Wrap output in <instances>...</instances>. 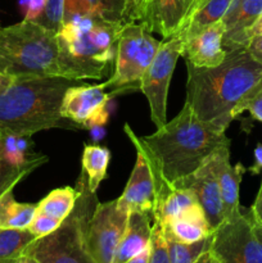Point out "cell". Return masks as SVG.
<instances>
[{
	"instance_id": "d6986e66",
	"label": "cell",
	"mask_w": 262,
	"mask_h": 263,
	"mask_svg": "<svg viewBox=\"0 0 262 263\" xmlns=\"http://www.w3.org/2000/svg\"><path fill=\"white\" fill-rule=\"evenodd\" d=\"M162 229L166 235L186 244L199 241L212 234L204 211L200 207V204L194 205L177 217L172 218L171 221L162 225Z\"/></svg>"
},
{
	"instance_id": "4fadbf2b",
	"label": "cell",
	"mask_w": 262,
	"mask_h": 263,
	"mask_svg": "<svg viewBox=\"0 0 262 263\" xmlns=\"http://www.w3.org/2000/svg\"><path fill=\"white\" fill-rule=\"evenodd\" d=\"M197 4L198 0H149L141 22L152 33L170 39L182 33Z\"/></svg>"
},
{
	"instance_id": "7c38bea8",
	"label": "cell",
	"mask_w": 262,
	"mask_h": 263,
	"mask_svg": "<svg viewBox=\"0 0 262 263\" xmlns=\"http://www.w3.org/2000/svg\"><path fill=\"white\" fill-rule=\"evenodd\" d=\"M213 156L215 154H212L197 171L174 185V187H186L194 193L200 207L204 211L212 233L225 221Z\"/></svg>"
},
{
	"instance_id": "5bb4252c",
	"label": "cell",
	"mask_w": 262,
	"mask_h": 263,
	"mask_svg": "<svg viewBox=\"0 0 262 263\" xmlns=\"http://www.w3.org/2000/svg\"><path fill=\"white\" fill-rule=\"evenodd\" d=\"M136 149V162L118 205L130 212H148L154 216L157 210V192L151 166L140 149Z\"/></svg>"
},
{
	"instance_id": "d4e9b609",
	"label": "cell",
	"mask_w": 262,
	"mask_h": 263,
	"mask_svg": "<svg viewBox=\"0 0 262 263\" xmlns=\"http://www.w3.org/2000/svg\"><path fill=\"white\" fill-rule=\"evenodd\" d=\"M35 239L28 229H0V263H14Z\"/></svg>"
},
{
	"instance_id": "f546056e",
	"label": "cell",
	"mask_w": 262,
	"mask_h": 263,
	"mask_svg": "<svg viewBox=\"0 0 262 263\" xmlns=\"http://www.w3.org/2000/svg\"><path fill=\"white\" fill-rule=\"evenodd\" d=\"M148 263H171L169 256V248H167L166 239H164L163 229H162L159 221L157 220H154L153 222Z\"/></svg>"
},
{
	"instance_id": "9a60e30c",
	"label": "cell",
	"mask_w": 262,
	"mask_h": 263,
	"mask_svg": "<svg viewBox=\"0 0 262 263\" xmlns=\"http://www.w3.org/2000/svg\"><path fill=\"white\" fill-rule=\"evenodd\" d=\"M223 33L225 26L222 21H218L184 37L181 55L185 62L199 68H212L222 63L226 57L222 45Z\"/></svg>"
},
{
	"instance_id": "f35d334b",
	"label": "cell",
	"mask_w": 262,
	"mask_h": 263,
	"mask_svg": "<svg viewBox=\"0 0 262 263\" xmlns=\"http://www.w3.org/2000/svg\"><path fill=\"white\" fill-rule=\"evenodd\" d=\"M148 259H149V248H146L145 251L141 252L140 254H138V256L134 257V258L128 259V261L125 263H148Z\"/></svg>"
},
{
	"instance_id": "e575fe53",
	"label": "cell",
	"mask_w": 262,
	"mask_h": 263,
	"mask_svg": "<svg viewBox=\"0 0 262 263\" xmlns=\"http://www.w3.org/2000/svg\"><path fill=\"white\" fill-rule=\"evenodd\" d=\"M247 49H248L249 53H251L257 61L262 63V35L252 37L248 46H247Z\"/></svg>"
},
{
	"instance_id": "5b68a950",
	"label": "cell",
	"mask_w": 262,
	"mask_h": 263,
	"mask_svg": "<svg viewBox=\"0 0 262 263\" xmlns=\"http://www.w3.org/2000/svg\"><path fill=\"white\" fill-rule=\"evenodd\" d=\"M0 73L13 79L63 77L57 33L25 20L0 27Z\"/></svg>"
},
{
	"instance_id": "3957f363",
	"label": "cell",
	"mask_w": 262,
	"mask_h": 263,
	"mask_svg": "<svg viewBox=\"0 0 262 263\" xmlns=\"http://www.w3.org/2000/svg\"><path fill=\"white\" fill-rule=\"evenodd\" d=\"M81 82L61 76L13 79L0 92V135L32 136L49 128L82 130L61 115L64 92Z\"/></svg>"
},
{
	"instance_id": "8992f818",
	"label": "cell",
	"mask_w": 262,
	"mask_h": 263,
	"mask_svg": "<svg viewBox=\"0 0 262 263\" xmlns=\"http://www.w3.org/2000/svg\"><path fill=\"white\" fill-rule=\"evenodd\" d=\"M77 186L80 195L73 210L55 231L35 239L25 253L40 263H97L86 246V228L98 199L87 186V179L81 171Z\"/></svg>"
},
{
	"instance_id": "cb8c5ba5",
	"label": "cell",
	"mask_w": 262,
	"mask_h": 263,
	"mask_svg": "<svg viewBox=\"0 0 262 263\" xmlns=\"http://www.w3.org/2000/svg\"><path fill=\"white\" fill-rule=\"evenodd\" d=\"M103 17L122 25L141 22L149 0H102Z\"/></svg>"
},
{
	"instance_id": "4dcf8cb0",
	"label": "cell",
	"mask_w": 262,
	"mask_h": 263,
	"mask_svg": "<svg viewBox=\"0 0 262 263\" xmlns=\"http://www.w3.org/2000/svg\"><path fill=\"white\" fill-rule=\"evenodd\" d=\"M73 14L103 15L102 0H64V18Z\"/></svg>"
},
{
	"instance_id": "4316f807",
	"label": "cell",
	"mask_w": 262,
	"mask_h": 263,
	"mask_svg": "<svg viewBox=\"0 0 262 263\" xmlns=\"http://www.w3.org/2000/svg\"><path fill=\"white\" fill-rule=\"evenodd\" d=\"M46 156H36L32 161L28 162L25 166H14L5 161L4 157L2 156L0 151V197L8 190H13V187L27 175H30L33 170L38 168L39 166L45 163L48 161Z\"/></svg>"
},
{
	"instance_id": "484cf974",
	"label": "cell",
	"mask_w": 262,
	"mask_h": 263,
	"mask_svg": "<svg viewBox=\"0 0 262 263\" xmlns=\"http://www.w3.org/2000/svg\"><path fill=\"white\" fill-rule=\"evenodd\" d=\"M197 204H199V202L192 190L186 187H174L164 202L157 208L154 220H158L162 225H164Z\"/></svg>"
},
{
	"instance_id": "ab89813d",
	"label": "cell",
	"mask_w": 262,
	"mask_h": 263,
	"mask_svg": "<svg viewBox=\"0 0 262 263\" xmlns=\"http://www.w3.org/2000/svg\"><path fill=\"white\" fill-rule=\"evenodd\" d=\"M258 35H262V15L258 18V21L254 23V26L252 27L251 32H249L251 39L254 37V36H258Z\"/></svg>"
},
{
	"instance_id": "9c48e42d",
	"label": "cell",
	"mask_w": 262,
	"mask_h": 263,
	"mask_svg": "<svg viewBox=\"0 0 262 263\" xmlns=\"http://www.w3.org/2000/svg\"><path fill=\"white\" fill-rule=\"evenodd\" d=\"M182 44L184 39L181 35L172 36L162 43L141 79L140 91L148 100L151 120L153 121L156 128L167 123L169 87L177 59L182 53Z\"/></svg>"
},
{
	"instance_id": "7a4b0ae2",
	"label": "cell",
	"mask_w": 262,
	"mask_h": 263,
	"mask_svg": "<svg viewBox=\"0 0 262 263\" xmlns=\"http://www.w3.org/2000/svg\"><path fill=\"white\" fill-rule=\"evenodd\" d=\"M186 63V100L203 123L225 133L241 105L262 89V63L247 48L226 51L212 68Z\"/></svg>"
},
{
	"instance_id": "277c9868",
	"label": "cell",
	"mask_w": 262,
	"mask_h": 263,
	"mask_svg": "<svg viewBox=\"0 0 262 263\" xmlns=\"http://www.w3.org/2000/svg\"><path fill=\"white\" fill-rule=\"evenodd\" d=\"M123 26L100 14H73L64 18L57 32L63 77L82 81L108 76Z\"/></svg>"
},
{
	"instance_id": "2e32d148",
	"label": "cell",
	"mask_w": 262,
	"mask_h": 263,
	"mask_svg": "<svg viewBox=\"0 0 262 263\" xmlns=\"http://www.w3.org/2000/svg\"><path fill=\"white\" fill-rule=\"evenodd\" d=\"M262 15V0H233L222 17L225 26L222 45L226 51L247 48L252 27Z\"/></svg>"
},
{
	"instance_id": "60d3db41",
	"label": "cell",
	"mask_w": 262,
	"mask_h": 263,
	"mask_svg": "<svg viewBox=\"0 0 262 263\" xmlns=\"http://www.w3.org/2000/svg\"><path fill=\"white\" fill-rule=\"evenodd\" d=\"M14 263H40V262H39L35 257L31 256V254L25 253L22 254V256H21Z\"/></svg>"
},
{
	"instance_id": "d6a6232c",
	"label": "cell",
	"mask_w": 262,
	"mask_h": 263,
	"mask_svg": "<svg viewBox=\"0 0 262 263\" xmlns=\"http://www.w3.org/2000/svg\"><path fill=\"white\" fill-rule=\"evenodd\" d=\"M46 0H18V7L23 14V20L36 22L45 9Z\"/></svg>"
},
{
	"instance_id": "b9f144b4",
	"label": "cell",
	"mask_w": 262,
	"mask_h": 263,
	"mask_svg": "<svg viewBox=\"0 0 262 263\" xmlns=\"http://www.w3.org/2000/svg\"><path fill=\"white\" fill-rule=\"evenodd\" d=\"M12 80H13V77L5 76V74L0 73V92H2L3 90H4L5 87L10 84V82H12Z\"/></svg>"
},
{
	"instance_id": "ac0fdd59",
	"label": "cell",
	"mask_w": 262,
	"mask_h": 263,
	"mask_svg": "<svg viewBox=\"0 0 262 263\" xmlns=\"http://www.w3.org/2000/svg\"><path fill=\"white\" fill-rule=\"evenodd\" d=\"M154 216L148 212H130L125 234L116 251L113 263H125L151 246Z\"/></svg>"
},
{
	"instance_id": "83f0119b",
	"label": "cell",
	"mask_w": 262,
	"mask_h": 263,
	"mask_svg": "<svg viewBox=\"0 0 262 263\" xmlns=\"http://www.w3.org/2000/svg\"><path fill=\"white\" fill-rule=\"evenodd\" d=\"M164 239H166L167 248H169V256L171 263H194L204 252L210 251L212 234L207 238L202 239V240L190 244L175 240L174 238L166 235V234H164Z\"/></svg>"
},
{
	"instance_id": "f1b7e54d",
	"label": "cell",
	"mask_w": 262,
	"mask_h": 263,
	"mask_svg": "<svg viewBox=\"0 0 262 263\" xmlns=\"http://www.w3.org/2000/svg\"><path fill=\"white\" fill-rule=\"evenodd\" d=\"M0 151L5 161L14 166H25L38 154H27L21 149L17 135H0Z\"/></svg>"
},
{
	"instance_id": "8d00e7d4",
	"label": "cell",
	"mask_w": 262,
	"mask_h": 263,
	"mask_svg": "<svg viewBox=\"0 0 262 263\" xmlns=\"http://www.w3.org/2000/svg\"><path fill=\"white\" fill-rule=\"evenodd\" d=\"M251 211L254 215V217L262 223V182H261V186H259L258 189V193H257L256 199H254L253 204H252Z\"/></svg>"
},
{
	"instance_id": "1f68e13d",
	"label": "cell",
	"mask_w": 262,
	"mask_h": 263,
	"mask_svg": "<svg viewBox=\"0 0 262 263\" xmlns=\"http://www.w3.org/2000/svg\"><path fill=\"white\" fill-rule=\"evenodd\" d=\"M62 222L53 220L49 216L44 215L36 211L35 216H33L32 221H31L30 226H28V230L36 236V239L41 238V236H45L51 234L53 231H55L57 229L61 226Z\"/></svg>"
},
{
	"instance_id": "6da1fadb",
	"label": "cell",
	"mask_w": 262,
	"mask_h": 263,
	"mask_svg": "<svg viewBox=\"0 0 262 263\" xmlns=\"http://www.w3.org/2000/svg\"><path fill=\"white\" fill-rule=\"evenodd\" d=\"M125 133L145 156L154 177L157 194H169L170 187L197 171L212 154L230 144L225 133L203 123L186 102L179 115L152 135L138 136L126 123Z\"/></svg>"
},
{
	"instance_id": "603a6c76",
	"label": "cell",
	"mask_w": 262,
	"mask_h": 263,
	"mask_svg": "<svg viewBox=\"0 0 262 263\" xmlns=\"http://www.w3.org/2000/svg\"><path fill=\"white\" fill-rule=\"evenodd\" d=\"M233 0H198V4L188 22L186 27L180 35L182 39L203 30L222 20Z\"/></svg>"
},
{
	"instance_id": "7402d4cb",
	"label": "cell",
	"mask_w": 262,
	"mask_h": 263,
	"mask_svg": "<svg viewBox=\"0 0 262 263\" xmlns=\"http://www.w3.org/2000/svg\"><path fill=\"white\" fill-rule=\"evenodd\" d=\"M110 162V152L105 146L85 145L82 153V171L87 179V186L92 193H97L100 182L107 177Z\"/></svg>"
},
{
	"instance_id": "52a82bcc",
	"label": "cell",
	"mask_w": 262,
	"mask_h": 263,
	"mask_svg": "<svg viewBox=\"0 0 262 263\" xmlns=\"http://www.w3.org/2000/svg\"><path fill=\"white\" fill-rule=\"evenodd\" d=\"M161 44L162 41L154 39L143 22L123 26L118 40L113 73L103 82L110 97L140 91L141 79Z\"/></svg>"
},
{
	"instance_id": "836d02e7",
	"label": "cell",
	"mask_w": 262,
	"mask_h": 263,
	"mask_svg": "<svg viewBox=\"0 0 262 263\" xmlns=\"http://www.w3.org/2000/svg\"><path fill=\"white\" fill-rule=\"evenodd\" d=\"M244 110H248L254 120L262 122V89L241 105L240 109H239V115Z\"/></svg>"
},
{
	"instance_id": "74e56055",
	"label": "cell",
	"mask_w": 262,
	"mask_h": 263,
	"mask_svg": "<svg viewBox=\"0 0 262 263\" xmlns=\"http://www.w3.org/2000/svg\"><path fill=\"white\" fill-rule=\"evenodd\" d=\"M194 263H221V262L218 261L212 253H211V251H207L204 252V253H203Z\"/></svg>"
},
{
	"instance_id": "30bf717a",
	"label": "cell",
	"mask_w": 262,
	"mask_h": 263,
	"mask_svg": "<svg viewBox=\"0 0 262 263\" xmlns=\"http://www.w3.org/2000/svg\"><path fill=\"white\" fill-rule=\"evenodd\" d=\"M128 212L117 199L97 203L86 228V246L97 263H113L116 251L125 234Z\"/></svg>"
},
{
	"instance_id": "ba28073f",
	"label": "cell",
	"mask_w": 262,
	"mask_h": 263,
	"mask_svg": "<svg viewBox=\"0 0 262 263\" xmlns=\"http://www.w3.org/2000/svg\"><path fill=\"white\" fill-rule=\"evenodd\" d=\"M210 251L221 263H262V223L251 208L213 231Z\"/></svg>"
},
{
	"instance_id": "44dd1931",
	"label": "cell",
	"mask_w": 262,
	"mask_h": 263,
	"mask_svg": "<svg viewBox=\"0 0 262 263\" xmlns=\"http://www.w3.org/2000/svg\"><path fill=\"white\" fill-rule=\"evenodd\" d=\"M36 212V204L20 203L13 190L0 197V229H28Z\"/></svg>"
},
{
	"instance_id": "8fae6325",
	"label": "cell",
	"mask_w": 262,
	"mask_h": 263,
	"mask_svg": "<svg viewBox=\"0 0 262 263\" xmlns=\"http://www.w3.org/2000/svg\"><path fill=\"white\" fill-rule=\"evenodd\" d=\"M112 99L104 84L87 85L81 82L64 92L61 104L62 117L73 121L82 128L104 125L108 120L107 105Z\"/></svg>"
},
{
	"instance_id": "ffe728a7",
	"label": "cell",
	"mask_w": 262,
	"mask_h": 263,
	"mask_svg": "<svg viewBox=\"0 0 262 263\" xmlns=\"http://www.w3.org/2000/svg\"><path fill=\"white\" fill-rule=\"evenodd\" d=\"M80 195V189L64 186L54 189L36 204V211L49 216L58 222H63L67 216L72 212L76 200Z\"/></svg>"
},
{
	"instance_id": "e0dca14e",
	"label": "cell",
	"mask_w": 262,
	"mask_h": 263,
	"mask_svg": "<svg viewBox=\"0 0 262 263\" xmlns=\"http://www.w3.org/2000/svg\"><path fill=\"white\" fill-rule=\"evenodd\" d=\"M216 172L220 185L221 200L225 221L240 215L241 207L239 202V187L247 168L241 163L235 166L230 163V144L222 146L215 153Z\"/></svg>"
},
{
	"instance_id": "d590c367",
	"label": "cell",
	"mask_w": 262,
	"mask_h": 263,
	"mask_svg": "<svg viewBox=\"0 0 262 263\" xmlns=\"http://www.w3.org/2000/svg\"><path fill=\"white\" fill-rule=\"evenodd\" d=\"M252 175H259L262 172V144H257L253 152V164L248 168Z\"/></svg>"
}]
</instances>
